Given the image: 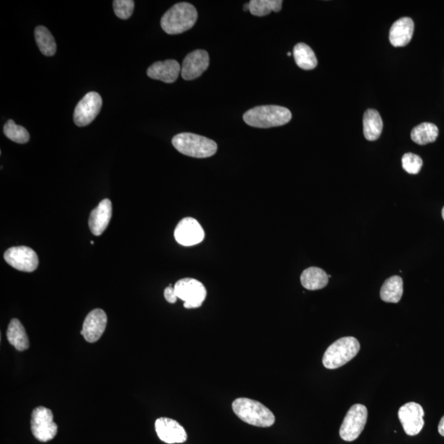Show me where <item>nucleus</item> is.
Listing matches in <instances>:
<instances>
[{
    "label": "nucleus",
    "mask_w": 444,
    "mask_h": 444,
    "mask_svg": "<svg viewBox=\"0 0 444 444\" xmlns=\"http://www.w3.org/2000/svg\"><path fill=\"white\" fill-rule=\"evenodd\" d=\"M291 118L289 109L279 105H261L250 109L243 116L247 125L259 129L285 125Z\"/></svg>",
    "instance_id": "1"
},
{
    "label": "nucleus",
    "mask_w": 444,
    "mask_h": 444,
    "mask_svg": "<svg viewBox=\"0 0 444 444\" xmlns=\"http://www.w3.org/2000/svg\"><path fill=\"white\" fill-rule=\"evenodd\" d=\"M233 411L244 422L254 427L267 428L275 423V415L261 402L250 398H237L232 404Z\"/></svg>",
    "instance_id": "2"
},
{
    "label": "nucleus",
    "mask_w": 444,
    "mask_h": 444,
    "mask_svg": "<svg viewBox=\"0 0 444 444\" xmlns=\"http://www.w3.org/2000/svg\"><path fill=\"white\" fill-rule=\"evenodd\" d=\"M198 20V12L189 3H178L164 13L161 20L162 29L170 35H177L190 30Z\"/></svg>",
    "instance_id": "3"
},
{
    "label": "nucleus",
    "mask_w": 444,
    "mask_h": 444,
    "mask_svg": "<svg viewBox=\"0 0 444 444\" xmlns=\"http://www.w3.org/2000/svg\"><path fill=\"white\" fill-rule=\"evenodd\" d=\"M172 144L178 152L187 157L208 158L217 151V144L208 137L190 132H183L173 137Z\"/></svg>",
    "instance_id": "4"
},
{
    "label": "nucleus",
    "mask_w": 444,
    "mask_h": 444,
    "mask_svg": "<svg viewBox=\"0 0 444 444\" xmlns=\"http://www.w3.org/2000/svg\"><path fill=\"white\" fill-rule=\"evenodd\" d=\"M360 345L353 337H342L325 351L323 364L325 368L336 369L345 365L359 353Z\"/></svg>",
    "instance_id": "5"
},
{
    "label": "nucleus",
    "mask_w": 444,
    "mask_h": 444,
    "mask_svg": "<svg viewBox=\"0 0 444 444\" xmlns=\"http://www.w3.org/2000/svg\"><path fill=\"white\" fill-rule=\"evenodd\" d=\"M367 419L368 410L365 406H352L341 425L340 437L346 442L355 441L363 432Z\"/></svg>",
    "instance_id": "6"
},
{
    "label": "nucleus",
    "mask_w": 444,
    "mask_h": 444,
    "mask_svg": "<svg viewBox=\"0 0 444 444\" xmlns=\"http://www.w3.org/2000/svg\"><path fill=\"white\" fill-rule=\"evenodd\" d=\"M31 429L33 436L40 442H48L56 436L58 427L54 422L52 410L45 406L36 407L31 414Z\"/></svg>",
    "instance_id": "7"
},
{
    "label": "nucleus",
    "mask_w": 444,
    "mask_h": 444,
    "mask_svg": "<svg viewBox=\"0 0 444 444\" xmlns=\"http://www.w3.org/2000/svg\"><path fill=\"white\" fill-rule=\"evenodd\" d=\"M174 288L178 298L184 301V307L186 309L200 307L207 296V290L204 284L194 278L181 279Z\"/></svg>",
    "instance_id": "8"
},
{
    "label": "nucleus",
    "mask_w": 444,
    "mask_h": 444,
    "mask_svg": "<svg viewBox=\"0 0 444 444\" xmlns=\"http://www.w3.org/2000/svg\"><path fill=\"white\" fill-rule=\"evenodd\" d=\"M102 107V97L95 91H90L77 105L73 114V121L79 127L89 125L97 118Z\"/></svg>",
    "instance_id": "9"
},
{
    "label": "nucleus",
    "mask_w": 444,
    "mask_h": 444,
    "mask_svg": "<svg viewBox=\"0 0 444 444\" xmlns=\"http://www.w3.org/2000/svg\"><path fill=\"white\" fill-rule=\"evenodd\" d=\"M3 258L12 268L21 272L33 273L39 264L38 254L26 246L12 247L4 253Z\"/></svg>",
    "instance_id": "10"
},
{
    "label": "nucleus",
    "mask_w": 444,
    "mask_h": 444,
    "mask_svg": "<svg viewBox=\"0 0 444 444\" xmlns=\"http://www.w3.org/2000/svg\"><path fill=\"white\" fill-rule=\"evenodd\" d=\"M424 415L422 406L415 402H408L401 407L398 418L407 436H415L420 433L424 424Z\"/></svg>",
    "instance_id": "11"
},
{
    "label": "nucleus",
    "mask_w": 444,
    "mask_h": 444,
    "mask_svg": "<svg viewBox=\"0 0 444 444\" xmlns=\"http://www.w3.org/2000/svg\"><path fill=\"white\" fill-rule=\"evenodd\" d=\"M205 233L197 220L185 217L178 222L175 230V238L183 246H193L199 244L204 239Z\"/></svg>",
    "instance_id": "12"
},
{
    "label": "nucleus",
    "mask_w": 444,
    "mask_h": 444,
    "mask_svg": "<svg viewBox=\"0 0 444 444\" xmlns=\"http://www.w3.org/2000/svg\"><path fill=\"white\" fill-rule=\"evenodd\" d=\"M209 56L204 49H197L190 53L184 59L181 68V76L185 80H194L208 70Z\"/></svg>",
    "instance_id": "13"
},
{
    "label": "nucleus",
    "mask_w": 444,
    "mask_h": 444,
    "mask_svg": "<svg viewBox=\"0 0 444 444\" xmlns=\"http://www.w3.org/2000/svg\"><path fill=\"white\" fill-rule=\"evenodd\" d=\"M107 315L105 311L95 309L86 315L81 334L90 343L98 342L107 328Z\"/></svg>",
    "instance_id": "14"
},
{
    "label": "nucleus",
    "mask_w": 444,
    "mask_h": 444,
    "mask_svg": "<svg viewBox=\"0 0 444 444\" xmlns=\"http://www.w3.org/2000/svg\"><path fill=\"white\" fill-rule=\"evenodd\" d=\"M155 432L164 443L168 444L182 443L187 441V433L184 427L176 420L162 418L155 420Z\"/></svg>",
    "instance_id": "15"
},
{
    "label": "nucleus",
    "mask_w": 444,
    "mask_h": 444,
    "mask_svg": "<svg viewBox=\"0 0 444 444\" xmlns=\"http://www.w3.org/2000/svg\"><path fill=\"white\" fill-rule=\"evenodd\" d=\"M112 217V204L109 199H104L98 207L91 210L89 225L91 233L99 236L107 230Z\"/></svg>",
    "instance_id": "16"
},
{
    "label": "nucleus",
    "mask_w": 444,
    "mask_h": 444,
    "mask_svg": "<svg viewBox=\"0 0 444 444\" xmlns=\"http://www.w3.org/2000/svg\"><path fill=\"white\" fill-rule=\"evenodd\" d=\"M181 72L180 63L174 59L158 61L148 68V76L151 79L162 81L166 84L175 82Z\"/></svg>",
    "instance_id": "17"
},
{
    "label": "nucleus",
    "mask_w": 444,
    "mask_h": 444,
    "mask_svg": "<svg viewBox=\"0 0 444 444\" xmlns=\"http://www.w3.org/2000/svg\"><path fill=\"white\" fill-rule=\"evenodd\" d=\"M414 22L410 17H401L392 24L389 40L395 47H406L410 43L414 33Z\"/></svg>",
    "instance_id": "18"
},
{
    "label": "nucleus",
    "mask_w": 444,
    "mask_h": 444,
    "mask_svg": "<svg viewBox=\"0 0 444 444\" xmlns=\"http://www.w3.org/2000/svg\"><path fill=\"white\" fill-rule=\"evenodd\" d=\"M302 286L309 291L321 290L328 284V276L324 270L311 267L305 269L300 276Z\"/></svg>",
    "instance_id": "19"
},
{
    "label": "nucleus",
    "mask_w": 444,
    "mask_h": 444,
    "mask_svg": "<svg viewBox=\"0 0 444 444\" xmlns=\"http://www.w3.org/2000/svg\"><path fill=\"white\" fill-rule=\"evenodd\" d=\"M364 135L368 141H376L383 131V120L376 109H369L363 118Z\"/></svg>",
    "instance_id": "20"
},
{
    "label": "nucleus",
    "mask_w": 444,
    "mask_h": 444,
    "mask_svg": "<svg viewBox=\"0 0 444 444\" xmlns=\"http://www.w3.org/2000/svg\"><path fill=\"white\" fill-rule=\"evenodd\" d=\"M8 341L17 351H24L29 349V339L24 325L20 320L13 319L9 323L7 330Z\"/></svg>",
    "instance_id": "21"
},
{
    "label": "nucleus",
    "mask_w": 444,
    "mask_h": 444,
    "mask_svg": "<svg viewBox=\"0 0 444 444\" xmlns=\"http://www.w3.org/2000/svg\"><path fill=\"white\" fill-rule=\"evenodd\" d=\"M404 294V281L399 276H393L387 279L380 291L381 300L387 303L397 304Z\"/></svg>",
    "instance_id": "22"
},
{
    "label": "nucleus",
    "mask_w": 444,
    "mask_h": 444,
    "mask_svg": "<svg viewBox=\"0 0 444 444\" xmlns=\"http://www.w3.org/2000/svg\"><path fill=\"white\" fill-rule=\"evenodd\" d=\"M293 54H294L296 65L302 70H312L317 67L318 59L316 58L313 49L308 45L297 44L293 50Z\"/></svg>",
    "instance_id": "23"
},
{
    "label": "nucleus",
    "mask_w": 444,
    "mask_h": 444,
    "mask_svg": "<svg viewBox=\"0 0 444 444\" xmlns=\"http://www.w3.org/2000/svg\"><path fill=\"white\" fill-rule=\"evenodd\" d=\"M438 136V127L432 123H420L411 131V139L419 145L434 143Z\"/></svg>",
    "instance_id": "24"
},
{
    "label": "nucleus",
    "mask_w": 444,
    "mask_h": 444,
    "mask_svg": "<svg viewBox=\"0 0 444 444\" xmlns=\"http://www.w3.org/2000/svg\"><path fill=\"white\" fill-rule=\"evenodd\" d=\"M35 39L40 52L45 56H53L56 53L57 45L54 36L44 26H38L35 30Z\"/></svg>",
    "instance_id": "25"
},
{
    "label": "nucleus",
    "mask_w": 444,
    "mask_h": 444,
    "mask_svg": "<svg viewBox=\"0 0 444 444\" xmlns=\"http://www.w3.org/2000/svg\"><path fill=\"white\" fill-rule=\"evenodd\" d=\"M282 0H252L249 3L252 15L263 17L271 12H280L282 7Z\"/></svg>",
    "instance_id": "26"
},
{
    "label": "nucleus",
    "mask_w": 444,
    "mask_h": 444,
    "mask_svg": "<svg viewBox=\"0 0 444 444\" xmlns=\"http://www.w3.org/2000/svg\"><path fill=\"white\" fill-rule=\"evenodd\" d=\"M4 135L8 139L15 141L17 144H26L30 140L29 132L24 127L16 125L15 121H8L3 127Z\"/></svg>",
    "instance_id": "27"
},
{
    "label": "nucleus",
    "mask_w": 444,
    "mask_h": 444,
    "mask_svg": "<svg viewBox=\"0 0 444 444\" xmlns=\"http://www.w3.org/2000/svg\"><path fill=\"white\" fill-rule=\"evenodd\" d=\"M402 168L411 175L418 174L423 166V161L419 155L413 153H406L401 159Z\"/></svg>",
    "instance_id": "28"
},
{
    "label": "nucleus",
    "mask_w": 444,
    "mask_h": 444,
    "mask_svg": "<svg viewBox=\"0 0 444 444\" xmlns=\"http://www.w3.org/2000/svg\"><path fill=\"white\" fill-rule=\"evenodd\" d=\"M135 1L132 0H114V12L121 20H126L132 16L135 9Z\"/></svg>",
    "instance_id": "29"
},
{
    "label": "nucleus",
    "mask_w": 444,
    "mask_h": 444,
    "mask_svg": "<svg viewBox=\"0 0 444 444\" xmlns=\"http://www.w3.org/2000/svg\"><path fill=\"white\" fill-rule=\"evenodd\" d=\"M164 298H166V300L169 302V303L171 304H175L178 299L175 288L172 287L171 285L164 289Z\"/></svg>",
    "instance_id": "30"
},
{
    "label": "nucleus",
    "mask_w": 444,
    "mask_h": 444,
    "mask_svg": "<svg viewBox=\"0 0 444 444\" xmlns=\"http://www.w3.org/2000/svg\"><path fill=\"white\" fill-rule=\"evenodd\" d=\"M438 433L444 437V415L441 420V422L438 424Z\"/></svg>",
    "instance_id": "31"
},
{
    "label": "nucleus",
    "mask_w": 444,
    "mask_h": 444,
    "mask_svg": "<svg viewBox=\"0 0 444 444\" xmlns=\"http://www.w3.org/2000/svg\"><path fill=\"white\" fill-rule=\"evenodd\" d=\"M244 10H245V12H247V11H250V4H249V3H246V4H245V6H244Z\"/></svg>",
    "instance_id": "32"
},
{
    "label": "nucleus",
    "mask_w": 444,
    "mask_h": 444,
    "mask_svg": "<svg viewBox=\"0 0 444 444\" xmlns=\"http://www.w3.org/2000/svg\"><path fill=\"white\" fill-rule=\"evenodd\" d=\"M442 217H443V219L444 220V207L442 210Z\"/></svg>",
    "instance_id": "33"
},
{
    "label": "nucleus",
    "mask_w": 444,
    "mask_h": 444,
    "mask_svg": "<svg viewBox=\"0 0 444 444\" xmlns=\"http://www.w3.org/2000/svg\"><path fill=\"white\" fill-rule=\"evenodd\" d=\"M287 56H291V52L288 53V54H287Z\"/></svg>",
    "instance_id": "34"
}]
</instances>
